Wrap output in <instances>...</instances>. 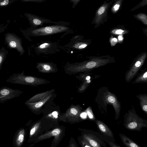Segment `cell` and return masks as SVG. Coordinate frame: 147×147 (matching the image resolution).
<instances>
[{
    "label": "cell",
    "instance_id": "39",
    "mask_svg": "<svg viewBox=\"0 0 147 147\" xmlns=\"http://www.w3.org/2000/svg\"><path fill=\"white\" fill-rule=\"evenodd\" d=\"M70 147H76L74 144H71L70 145Z\"/></svg>",
    "mask_w": 147,
    "mask_h": 147
},
{
    "label": "cell",
    "instance_id": "34",
    "mask_svg": "<svg viewBox=\"0 0 147 147\" xmlns=\"http://www.w3.org/2000/svg\"><path fill=\"white\" fill-rule=\"evenodd\" d=\"M71 112L74 115H76L78 114V111L76 109L73 108L70 109Z\"/></svg>",
    "mask_w": 147,
    "mask_h": 147
},
{
    "label": "cell",
    "instance_id": "1",
    "mask_svg": "<svg viewBox=\"0 0 147 147\" xmlns=\"http://www.w3.org/2000/svg\"><path fill=\"white\" fill-rule=\"evenodd\" d=\"M95 102L101 113L105 115L107 114V107L111 105L115 112V119L119 117L121 105L115 95L110 91L106 87H102L98 89Z\"/></svg>",
    "mask_w": 147,
    "mask_h": 147
},
{
    "label": "cell",
    "instance_id": "9",
    "mask_svg": "<svg viewBox=\"0 0 147 147\" xmlns=\"http://www.w3.org/2000/svg\"><path fill=\"white\" fill-rule=\"evenodd\" d=\"M82 138L92 147H107L102 135L95 131L84 134Z\"/></svg>",
    "mask_w": 147,
    "mask_h": 147
},
{
    "label": "cell",
    "instance_id": "30",
    "mask_svg": "<svg viewBox=\"0 0 147 147\" xmlns=\"http://www.w3.org/2000/svg\"><path fill=\"white\" fill-rule=\"evenodd\" d=\"M81 143L82 147H92L83 138Z\"/></svg>",
    "mask_w": 147,
    "mask_h": 147
},
{
    "label": "cell",
    "instance_id": "21",
    "mask_svg": "<svg viewBox=\"0 0 147 147\" xmlns=\"http://www.w3.org/2000/svg\"><path fill=\"white\" fill-rule=\"evenodd\" d=\"M61 131L59 129L57 128L53 129L51 132H50L49 134V135H44L42 136H41L38 138L39 139H41L45 138H47L50 136H58L60 133Z\"/></svg>",
    "mask_w": 147,
    "mask_h": 147
},
{
    "label": "cell",
    "instance_id": "10",
    "mask_svg": "<svg viewBox=\"0 0 147 147\" xmlns=\"http://www.w3.org/2000/svg\"><path fill=\"white\" fill-rule=\"evenodd\" d=\"M25 16L29 22V24L32 28H37L38 26L43 25L44 23H51V20L29 13H25Z\"/></svg>",
    "mask_w": 147,
    "mask_h": 147
},
{
    "label": "cell",
    "instance_id": "29",
    "mask_svg": "<svg viewBox=\"0 0 147 147\" xmlns=\"http://www.w3.org/2000/svg\"><path fill=\"white\" fill-rule=\"evenodd\" d=\"M10 93V90L7 89H3L0 92V94L6 96L8 95Z\"/></svg>",
    "mask_w": 147,
    "mask_h": 147
},
{
    "label": "cell",
    "instance_id": "36",
    "mask_svg": "<svg viewBox=\"0 0 147 147\" xmlns=\"http://www.w3.org/2000/svg\"><path fill=\"white\" fill-rule=\"evenodd\" d=\"M118 39L119 41L121 42L123 39V35H119L118 37Z\"/></svg>",
    "mask_w": 147,
    "mask_h": 147
},
{
    "label": "cell",
    "instance_id": "13",
    "mask_svg": "<svg viewBox=\"0 0 147 147\" xmlns=\"http://www.w3.org/2000/svg\"><path fill=\"white\" fill-rule=\"evenodd\" d=\"M119 136L124 144L126 147H141L125 135L119 134Z\"/></svg>",
    "mask_w": 147,
    "mask_h": 147
},
{
    "label": "cell",
    "instance_id": "12",
    "mask_svg": "<svg viewBox=\"0 0 147 147\" xmlns=\"http://www.w3.org/2000/svg\"><path fill=\"white\" fill-rule=\"evenodd\" d=\"M140 70L137 75L136 78L131 83L132 84L147 83V68Z\"/></svg>",
    "mask_w": 147,
    "mask_h": 147
},
{
    "label": "cell",
    "instance_id": "5",
    "mask_svg": "<svg viewBox=\"0 0 147 147\" xmlns=\"http://www.w3.org/2000/svg\"><path fill=\"white\" fill-rule=\"evenodd\" d=\"M147 57V53L144 52L138 55L134 59L125 74V80L126 82H129L137 75L144 64Z\"/></svg>",
    "mask_w": 147,
    "mask_h": 147
},
{
    "label": "cell",
    "instance_id": "8",
    "mask_svg": "<svg viewBox=\"0 0 147 147\" xmlns=\"http://www.w3.org/2000/svg\"><path fill=\"white\" fill-rule=\"evenodd\" d=\"M6 81L12 83L24 85H32L42 83V80L35 77L25 76L23 73L13 74Z\"/></svg>",
    "mask_w": 147,
    "mask_h": 147
},
{
    "label": "cell",
    "instance_id": "3",
    "mask_svg": "<svg viewBox=\"0 0 147 147\" xmlns=\"http://www.w3.org/2000/svg\"><path fill=\"white\" fill-rule=\"evenodd\" d=\"M123 125L127 129L140 131L147 127V120L139 116L133 105L123 116Z\"/></svg>",
    "mask_w": 147,
    "mask_h": 147
},
{
    "label": "cell",
    "instance_id": "35",
    "mask_svg": "<svg viewBox=\"0 0 147 147\" xmlns=\"http://www.w3.org/2000/svg\"><path fill=\"white\" fill-rule=\"evenodd\" d=\"M80 1V0H71V1H72V3H73V7H75V6H76V5H77V4L79 3V2Z\"/></svg>",
    "mask_w": 147,
    "mask_h": 147
},
{
    "label": "cell",
    "instance_id": "14",
    "mask_svg": "<svg viewBox=\"0 0 147 147\" xmlns=\"http://www.w3.org/2000/svg\"><path fill=\"white\" fill-rule=\"evenodd\" d=\"M140 101V105L143 111L147 114V94H139L136 96Z\"/></svg>",
    "mask_w": 147,
    "mask_h": 147
},
{
    "label": "cell",
    "instance_id": "11",
    "mask_svg": "<svg viewBox=\"0 0 147 147\" xmlns=\"http://www.w3.org/2000/svg\"><path fill=\"white\" fill-rule=\"evenodd\" d=\"M94 121L102 136L114 142L115 141L112 131L106 124L101 121L97 119H96Z\"/></svg>",
    "mask_w": 147,
    "mask_h": 147
},
{
    "label": "cell",
    "instance_id": "15",
    "mask_svg": "<svg viewBox=\"0 0 147 147\" xmlns=\"http://www.w3.org/2000/svg\"><path fill=\"white\" fill-rule=\"evenodd\" d=\"M91 42L89 40H86L83 41H78L74 44L72 47L73 48L78 49H82L87 47Z\"/></svg>",
    "mask_w": 147,
    "mask_h": 147
},
{
    "label": "cell",
    "instance_id": "28",
    "mask_svg": "<svg viewBox=\"0 0 147 147\" xmlns=\"http://www.w3.org/2000/svg\"><path fill=\"white\" fill-rule=\"evenodd\" d=\"M110 41L111 46H113L117 43L118 40L115 38L112 37L110 38Z\"/></svg>",
    "mask_w": 147,
    "mask_h": 147
},
{
    "label": "cell",
    "instance_id": "38",
    "mask_svg": "<svg viewBox=\"0 0 147 147\" xmlns=\"http://www.w3.org/2000/svg\"><path fill=\"white\" fill-rule=\"evenodd\" d=\"M81 117L83 118H85L86 116V113H83L81 114L80 115Z\"/></svg>",
    "mask_w": 147,
    "mask_h": 147
},
{
    "label": "cell",
    "instance_id": "23",
    "mask_svg": "<svg viewBox=\"0 0 147 147\" xmlns=\"http://www.w3.org/2000/svg\"><path fill=\"white\" fill-rule=\"evenodd\" d=\"M16 1V0H0V8L7 7Z\"/></svg>",
    "mask_w": 147,
    "mask_h": 147
},
{
    "label": "cell",
    "instance_id": "37",
    "mask_svg": "<svg viewBox=\"0 0 147 147\" xmlns=\"http://www.w3.org/2000/svg\"><path fill=\"white\" fill-rule=\"evenodd\" d=\"M52 115L54 117H55L56 118L57 117V113L56 111L53 112L52 113Z\"/></svg>",
    "mask_w": 147,
    "mask_h": 147
},
{
    "label": "cell",
    "instance_id": "6",
    "mask_svg": "<svg viewBox=\"0 0 147 147\" xmlns=\"http://www.w3.org/2000/svg\"><path fill=\"white\" fill-rule=\"evenodd\" d=\"M5 43L10 49H15L23 55L25 52L22 45V39L16 34L8 32L5 34Z\"/></svg>",
    "mask_w": 147,
    "mask_h": 147
},
{
    "label": "cell",
    "instance_id": "4",
    "mask_svg": "<svg viewBox=\"0 0 147 147\" xmlns=\"http://www.w3.org/2000/svg\"><path fill=\"white\" fill-rule=\"evenodd\" d=\"M69 27L61 25H56L38 28L30 27L25 30L20 29L23 35L27 39L29 36H37L48 35L68 31Z\"/></svg>",
    "mask_w": 147,
    "mask_h": 147
},
{
    "label": "cell",
    "instance_id": "33",
    "mask_svg": "<svg viewBox=\"0 0 147 147\" xmlns=\"http://www.w3.org/2000/svg\"><path fill=\"white\" fill-rule=\"evenodd\" d=\"M37 128L38 125L36 124L31 129L30 131V136H32L34 134Z\"/></svg>",
    "mask_w": 147,
    "mask_h": 147
},
{
    "label": "cell",
    "instance_id": "7",
    "mask_svg": "<svg viewBox=\"0 0 147 147\" xmlns=\"http://www.w3.org/2000/svg\"><path fill=\"white\" fill-rule=\"evenodd\" d=\"M113 1H105L97 10L92 22V24H95L94 28H97L106 21L108 18V11Z\"/></svg>",
    "mask_w": 147,
    "mask_h": 147
},
{
    "label": "cell",
    "instance_id": "22",
    "mask_svg": "<svg viewBox=\"0 0 147 147\" xmlns=\"http://www.w3.org/2000/svg\"><path fill=\"white\" fill-rule=\"evenodd\" d=\"M38 67H40L42 70L47 71H51L53 69L52 65L47 63H39L38 64Z\"/></svg>",
    "mask_w": 147,
    "mask_h": 147
},
{
    "label": "cell",
    "instance_id": "18",
    "mask_svg": "<svg viewBox=\"0 0 147 147\" xmlns=\"http://www.w3.org/2000/svg\"><path fill=\"white\" fill-rule=\"evenodd\" d=\"M115 35H123L128 32V31L123 28H115L111 30L110 32Z\"/></svg>",
    "mask_w": 147,
    "mask_h": 147
},
{
    "label": "cell",
    "instance_id": "17",
    "mask_svg": "<svg viewBox=\"0 0 147 147\" xmlns=\"http://www.w3.org/2000/svg\"><path fill=\"white\" fill-rule=\"evenodd\" d=\"M8 54V51L4 47H3L0 49V68L6 59Z\"/></svg>",
    "mask_w": 147,
    "mask_h": 147
},
{
    "label": "cell",
    "instance_id": "19",
    "mask_svg": "<svg viewBox=\"0 0 147 147\" xmlns=\"http://www.w3.org/2000/svg\"><path fill=\"white\" fill-rule=\"evenodd\" d=\"M134 17L141 22L146 25H147V16L146 14L140 13L134 15Z\"/></svg>",
    "mask_w": 147,
    "mask_h": 147
},
{
    "label": "cell",
    "instance_id": "32",
    "mask_svg": "<svg viewBox=\"0 0 147 147\" xmlns=\"http://www.w3.org/2000/svg\"><path fill=\"white\" fill-rule=\"evenodd\" d=\"M21 1L24 2H42L43 0H21Z\"/></svg>",
    "mask_w": 147,
    "mask_h": 147
},
{
    "label": "cell",
    "instance_id": "25",
    "mask_svg": "<svg viewBox=\"0 0 147 147\" xmlns=\"http://www.w3.org/2000/svg\"><path fill=\"white\" fill-rule=\"evenodd\" d=\"M51 43H44L41 44L37 47L38 51H45V50L47 49L49 47H51Z\"/></svg>",
    "mask_w": 147,
    "mask_h": 147
},
{
    "label": "cell",
    "instance_id": "16",
    "mask_svg": "<svg viewBox=\"0 0 147 147\" xmlns=\"http://www.w3.org/2000/svg\"><path fill=\"white\" fill-rule=\"evenodd\" d=\"M24 130L22 129L18 132L16 140V144L18 147L20 146L22 144L24 139Z\"/></svg>",
    "mask_w": 147,
    "mask_h": 147
},
{
    "label": "cell",
    "instance_id": "20",
    "mask_svg": "<svg viewBox=\"0 0 147 147\" xmlns=\"http://www.w3.org/2000/svg\"><path fill=\"white\" fill-rule=\"evenodd\" d=\"M122 1V0H119L114 3L111 8L112 13H115L118 11L121 6Z\"/></svg>",
    "mask_w": 147,
    "mask_h": 147
},
{
    "label": "cell",
    "instance_id": "2",
    "mask_svg": "<svg viewBox=\"0 0 147 147\" xmlns=\"http://www.w3.org/2000/svg\"><path fill=\"white\" fill-rule=\"evenodd\" d=\"M88 60L78 63L74 67L73 70L76 72L90 71L98 67L115 62L114 58L109 55L102 56H91Z\"/></svg>",
    "mask_w": 147,
    "mask_h": 147
},
{
    "label": "cell",
    "instance_id": "31",
    "mask_svg": "<svg viewBox=\"0 0 147 147\" xmlns=\"http://www.w3.org/2000/svg\"><path fill=\"white\" fill-rule=\"evenodd\" d=\"M8 24H6L5 25L3 24H0V34L5 31V30L7 28Z\"/></svg>",
    "mask_w": 147,
    "mask_h": 147
},
{
    "label": "cell",
    "instance_id": "26",
    "mask_svg": "<svg viewBox=\"0 0 147 147\" xmlns=\"http://www.w3.org/2000/svg\"><path fill=\"white\" fill-rule=\"evenodd\" d=\"M86 111L89 118L90 119L94 121L96 119L90 107H89L86 109Z\"/></svg>",
    "mask_w": 147,
    "mask_h": 147
},
{
    "label": "cell",
    "instance_id": "24",
    "mask_svg": "<svg viewBox=\"0 0 147 147\" xmlns=\"http://www.w3.org/2000/svg\"><path fill=\"white\" fill-rule=\"evenodd\" d=\"M102 136L105 142L107 143L110 147H121L115 143V142L109 139L105 136Z\"/></svg>",
    "mask_w": 147,
    "mask_h": 147
},
{
    "label": "cell",
    "instance_id": "27",
    "mask_svg": "<svg viewBox=\"0 0 147 147\" xmlns=\"http://www.w3.org/2000/svg\"><path fill=\"white\" fill-rule=\"evenodd\" d=\"M147 0H143L138 5L135 7L133 9H132L131 11L134 10L135 9L144 6L147 4Z\"/></svg>",
    "mask_w": 147,
    "mask_h": 147
}]
</instances>
